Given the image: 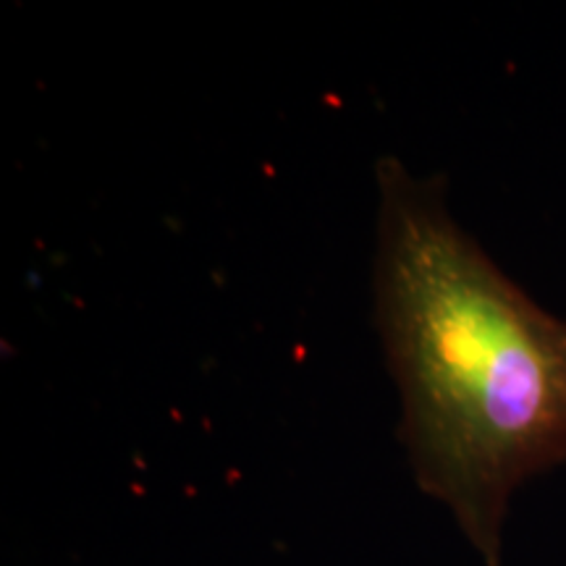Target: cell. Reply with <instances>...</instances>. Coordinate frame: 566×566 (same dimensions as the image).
<instances>
[{
  "label": "cell",
  "instance_id": "6da1fadb",
  "mask_svg": "<svg viewBox=\"0 0 566 566\" xmlns=\"http://www.w3.org/2000/svg\"><path fill=\"white\" fill-rule=\"evenodd\" d=\"M375 323L417 483L499 566L512 495L566 459V321L470 237L443 184L378 163Z\"/></svg>",
  "mask_w": 566,
  "mask_h": 566
}]
</instances>
